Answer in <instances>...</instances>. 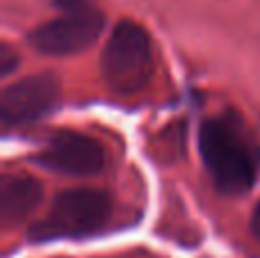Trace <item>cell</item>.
<instances>
[{
    "instance_id": "1",
    "label": "cell",
    "mask_w": 260,
    "mask_h": 258,
    "mask_svg": "<svg viewBox=\"0 0 260 258\" xmlns=\"http://www.w3.org/2000/svg\"><path fill=\"white\" fill-rule=\"evenodd\" d=\"M201 158L217 190L242 195L251 190L258 174V160L247 135L229 119H210L199 135Z\"/></svg>"
},
{
    "instance_id": "2",
    "label": "cell",
    "mask_w": 260,
    "mask_h": 258,
    "mask_svg": "<svg viewBox=\"0 0 260 258\" xmlns=\"http://www.w3.org/2000/svg\"><path fill=\"white\" fill-rule=\"evenodd\" d=\"M101 73L114 94L133 96L146 87L153 73V48L146 30L135 21H119L101 55Z\"/></svg>"
},
{
    "instance_id": "8",
    "label": "cell",
    "mask_w": 260,
    "mask_h": 258,
    "mask_svg": "<svg viewBox=\"0 0 260 258\" xmlns=\"http://www.w3.org/2000/svg\"><path fill=\"white\" fill-rule=\"evenodd\" d=\"M16 64H18L16 53H14V50L5 44L3 48H0V73H3V76H9V73L16 69Z\"/></svg>"
},
{
    "instance_id": "9",
    "label": "cell",
    "mask_w": 260,
    "mask_h": 258,
    "mask_svg": "<svg viewBox=\"0 0 260 258\" xmlns=\"http://www.w3.org/2000/svg\"><path fill=\"white\" fill-rule=\"evenodd\" d=\"M251 229H253V233H256V238L260 240V204H258L256 213H253V224H251Z\"/></svg>"
},
{
    "instance_id": "5",
    "label": "cell",
    "mask_w": 260,
    "mask_h": 258,
    "mask_svg": "<svg viewBox=\"0 0 260 258\" xmlns=\"http://www.w3.org/2000/svg\"><path fill=\"white\" fill-rule=\"evenodd\" d=\"M59 101V82L53 73H35L5 87L0 117L5 126H25L46 117Z\"/></svg>"
},
{
    "instance_id": "6",
    "label": "cell",
    "mask_w": 260,
    "mask_h": 258,
    "mask_svg": "<svg viewBox=\"0 0 260 258\" xmlns=\"http://www.w3.org/2000/svg\"><path fill=\"white\" fill-rule=\"evenodd\" d=\"M35 160L44 169L67 176H94L105 167V151L85 133L59 131L55 137H50Z\"/></svg>"
},
{
    "instance_id": "3",
    "label": "cell",
    "mask_w": 260,
    "mask_h": 258,
    "mask_svg": "<svg viewBox=\"0 0 260 258\" xmlns=\"http://www.w3.org/2000/svg\"><path fill=\"white\" fill-rule=\"evenodd\" d=\"M112 215V201L105 192L91 187H76L55 197L48 213L30 229L37 242L87 238L99 233Z\"/></svg>"
},
{
    "instance_id": "7",
    "label": "cell",
    "mask_w": 260,
    "mask_h": 258,
    "mask_svg": "<svg viewBox=\"0 0 260 258\" xmlns=\"http://www.w3.org/2000/svg\"><path fill=\"white\" fill-rule=\"evenodd\" d=\"M41 201L39 181L25 174H5L0 178V222L3 227L27 219Z\"/></svg>"
},
{
    "instance_id": "4",
    "label": "cell",
    "mask_w": 260,
    "mask_h": 258,
    "mask_svg": "<svg viewBox=\"0 0 260 258\" xmlns=\"http://www.w3.org/2000/svg\"><path fill=\"white\" fill-rule=\"evenodd\" d=\"M59 14L30 32L27 41L35 50L50 57L82 53L99 39L103 14L91 0H55Z\"/></svg>"
}]
</instances>
